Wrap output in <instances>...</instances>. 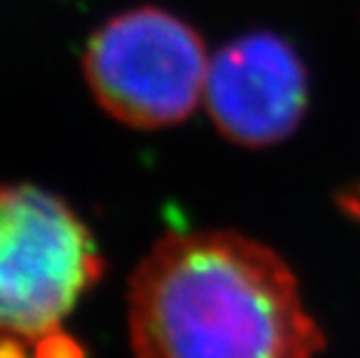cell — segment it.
<instances>
[{
	"label": "cell",
	"instance_id": "8992f818",
	"mask_svg": "<svg viewBox=\"0 0 360 358\" xmlns=\"http://www.w3.org/2000/svg\"><path fill=\"white\" fill-rule=\"evenodd\" d=\"M335 205L344 212L354 224L360 226V184H351L335 193Z\"/></svg>",
	"mask_w": 360,
	"mask_h": 358
},
{
	"label": "cell",
	"instance_id": "7a4b0ae2",
	"mask_svg": "<svg viewBox=\"0 0 360 358\" xmlns=\"http://www.w3.org/2000/svg\"><path fill=\"white\" fill-rule=\"evenodd\" d=\"M101 275V251L70 205L33 184H0V335L35 342L60 328Z\"/></svg>",
	"mask_w": 360,
	"mask_h": 358
},
{
	"label": "cell",
	"instance_id": "5b68a950",
	"mask_svg": "<svg viewBox=\"0 0 360 358\" xmlns=\"http://www.w3.org/2000/svg\"><path fill=\"white\" fill-rule=\"evenodd\" d=\"M33 358H86V354L77 340L60 328H53L44 333L40 340H35Z\"/></svg>",
	"mask_w": 360,
	"mask_h": 358
},
{
	"label": "cell",
	"instance_id": "3957f363",
	"mask_svg": "<svg viewBox=\"0 0 360 358\" xmlns=\"http://www.w3.org/2000/svg\"><path fill=\"white\" fill-rule=\"evenodd\" d=\"M82 65L91 94L110 117L154 131L193 114L205 94L210 56L193 26L142 5L96 28Z\"/></svg>",
	"mask_w": 360,
	"mask_h": 358
},
{
	"label": "cell",
	"instance_id": "52a82bcc",
	"mask_svg": "<svg viewBox=\"0 0 360 358\" xmlns=\"http://www.w3.org/2000/svg\"><path fill=\"white\" fill-rule=\"evenodd\" d=\"M0 358H26V349L21 345V338L0 335Z\"/></svg>",
	"mask_w": 360,
	"mask_h": 358
},
{
	"label": "cell",
	"instance_id": "6da1fadb",
	"mask_svg": "<svg viewBox=\"0 0 360 358\" xmlns=\"http://www.w3.org/2000/svg\"><path fill=\"white\" fill-rule=\"evenodd\" d=\"M133 358H314L323 331L270 247L233 231L158 240L130 277Z\"/></svg>",
	"mask_w": 360,
	"mask_h": 358
},
{
	"label": "cell",
	"instance_id": "277c9868",
	"mask_svg": "<svg viewBox=\"0 0 360 358\" xmlns=\"http://www.w3.org/2000/svg\"><path fill=\"white\" fill-rule=\"evenodd\" d=\"M202 101L221 135L242 147L286 140L307 112L304 60L277 33L235 37L210 60Z\"/></svg>",
	"mask_w": 360,
	"mask_h": 358
}]
</instances>
